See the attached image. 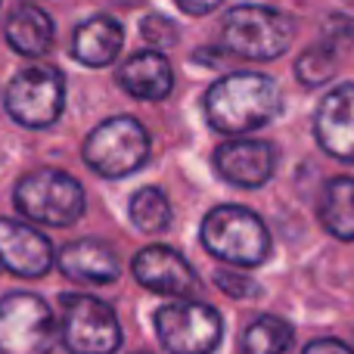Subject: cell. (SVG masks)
I'll return each mask as SVG.
<instances>
[{
	"label": "cell",
	"instance_id": "6da1fadb",
	"mask_svg": "<svg viewBox=\"0 0 354 354\" xmlns=\"http://www.w3.org/2000/svg\"><path fill=\"white\" fill-rule=\"evenodd\" d=\"M202 112L218 134H249L283 112V93L270 75L261 72H230L218 78L202 97Z\"/></svg>",
	"mask_w": 354,
	"mask_h": 354
},
{
	"label": "cell",
	"instance_id": "7a4b0ae2",
	"mask_svg": "<svg viewBox=\"0 0 354 354\" xmlns=\"http://www.w3.org/2000/svg\"><path fill=\"white\" fill-rule=\"evenodd\" d=\"M295 22L286 12L261 3H239L221 19V47L239 59L270 62L289 50Z\"/></svg>",
	"mask_w": 354,
	"mask_h": 354
},
{
	"label": "cell",
	"instance_id": "3957f363",
	"mask_svg": "<svg viewBox=\"0 0 354 354\" xmlns=\"http://www.w3.org/2000/svg\"><path fill=\"white\" fill-rule=\"evenodd\" d=\"M199 239L208 255L236 268H258L270 255L264 221L245 205H218L202 218Z\"/></svg>",
	"mask_w": 354,
	"mask_h": 354
},
{
	"label": "cell",
	"instance_id": "277c9868",
	"mask_svg": "<svg viewBox=\"0 0 354 354\" xmlns=\"http://www.w3.org/2000/svg\"><path fill=\"white\" fill-rule=\"evenodd\" d=\"M149 153H153L149 131L134 115H115L87 134L81 159L100 177L118 180V177L140 171L147 165Z\"/></svg>",
	"mask_w": 354,
	"mask_h": 354
},
{
	"label": "cell",
	"instance_id": "5b68a950",
	"mask_svg": "<svg viewBox=\"0 0 354 354\" xmlns=\"http://www.w3.org/2000/svg\"><path fill=\"white\" fill-rule=\"evenodd\" d=\"M16 208L28 221L47 227H72L84 214V189L72 174L56 168H37L16 183Z\"/></svg>",
	"mask_w": 354,
	"mask_h": 354
},
{
	"label": "cell",
	"instance_id": "8992f818",
	"mask_svg": "<svg viewBox=\"0 0 354 354\" xmlns=\"http://www.w3.org/2000/svg\"><path fill=\"white\" fill-rule=\"evenodd\" d=\"M66 106V78L56 66L19 68L3 91V109L22 128H50L62 115Z\"/></svg>",
	"mask_w": 354,
	"mask_h": 354
},
{
	"label": "cell",
	"instance_id": "52a82bcc",
	"mask_svg": "<svg viewBox=\"0 0 354 354\" xmlns=\"http://www.w3.org/2000/svg\"><path fill=\"white\" fill-rule=\"evenodd\" d=\"M59 339L68 354H115L122 348V324L112 305L97 295L62 292L59 295Z\"/></svg>",
	"mask_w": 354,
	"mask_h": 354
},
{
	"label": "cell",
	"instance_id": "ba28073f",
	"mask_svg": "<svg viewBox=\"0 0 354 354\" xmlns=\"http://www.w3.org/2000/svg\"><path fill=\"white\" fill-rule=\"evenodd\" d=\"M59 339L53 308L35 292L0 299V354H50Z\"/></svg>",
	"mask_w": 354,
	"mask_h": 354
},
{
	"label": "cell",
	"instance_id": "9c48e42d",
	"mask_svg": "<svg viewBox=\"0 0 354 354\" xmlns=\"http://www.w3.org/2000/svg\"><path fill=\"white\" fill-rule=\"evenodd\" d=\"M153 326L168 354H212L224 339V317L205 301H171L153 314Z\"/></svg>",
	"mask_w": 354,
	"mask_h": 354
},
{
	"label": "cell",
	"instance_id": "30bf717a",
	"mask_svg": "<svg viewBox=\"0 0 354 354\" xmlns=\"http://www.w3.org/2000/svg\"><path fill=\"white\" fill-rule=\"evenodd\" d=\"M131 274L143 289L156 295H171L177 301H193L199 292V277H196L193 264L171 245H143L131 261Z\"/></svg>",
	"mask_w": 354,
	"mask_h": 354
},
{
	"label": "cell",
	"instance_id": "8fae6325",
	"mask_svg": "<svg viewBox=\"0 0 354 354\" xmlns=\"http://www.w3.org/2000/svg\"><path fill=\"white\" fill-rule=\"evenodd\" d=\"M56 261L53 243L31 224L16 218H0V264L16 277L37 280Z\"/></svg>",
	"mask_w": 354,
	"mask_h": 354
},
{
	"label": "cell",
	"instance_id": "7c38bea8",
	"mask_svg": "<svg viewBox=\"0 0 354 354\" xmlns=\"http://www.w3.org/2000/svg\"><path fill=\"white\" fill-rule=\"evenodd\" d=\"M314 137L320 149L339 162H354V84H339L314 112Z\"/></svg>",
	"mask_w": 354,
	"mask_h": 354
},
{
	"label": "cell",
	"instance_id": "4fadbf2b",
	"mask_svg": "<svg viewBox=\"0 0 354 354\" xmlns=\"http://www.w3.org/2000/svg\"><path fill=\"white\" fill-rule=\"evenodd\" d=\"M214 168L233 187L255 189L274 177L277 168V149L268 140H227L214 149Z\"/></svg>",
	"mask_w": 354,
	"mask_h": 354
},
{
	"label": "cell",
	"instance_id": "5bb4252c",
	"mask_svg": "<svg viewBox=\"0 0 354 354\" xmlns=\"http://www.w3.org/2000/svg\"><path fill=\"white\" fill-rule=\"evenodd\" d=\"M56 268L68 280L87 283V286L115 283L122 277L118 255L106 243H100V239H72L62 249H56Z\"/></svg>",
	"mask_w": 354,
	"mask_h": 354
},
{
	"label": "cell",
	"instance_id": "9a60e30c",
	"mask_svg": "<svg viewBox=\"0 0 354 354\" xmlns=\"http://www.w3.org/2000/svg\"><path fill=\"white\" fill-rule=\"evenodd\" d=\"M124 47V25L112 16H91L75 28L72 56L87 68H106L118 59Z\"/></svg>",
	"mask_w": 354,
	"mask_h": 354
},
{
	"label": "cell",
	"instance_id": "2e32d148",
	"mask_svg": "<svg viewBox=\"0 0 354 354\" xmlns=\"http://www.w3.org/2000/svg\"><path fill=\"white\" fill-rule=\"evenodd\" d=\"M118 84L137 100H165L174 91V72L159 50L131 53L118 68Z\"/></svg>",
	"mask_w": 354,
	"mask_h": 354
},
{
	"label": "cell",
	"instance_id": "e0dca14e",
	"mask_svg": "<svg viewBox=\"0 0 354 354\" xmlns=\"http://www.w3.org/2000/svg\"><path fill=\"white\" fill-rule=\"evenodd\" d=\"M3 37L19 56H37L50 53L56 37V25L41 6L35 3H16L3 19Z\"/></svg>",
	"mask_w": 354,
	"mask_h": 354
},
{
	"label": "cell",
	"instance_id": "ac0fdd59",
	"mask_svg": "<svg viewBox=\"0 0 354 354\" xmlns=\"http://www.w3.org/2000/svg\"><path fill=\"white\" fill-rule=\"evenodd\" d=\"M320 224L336 239H354V177H333L320 193Z\"/></svg>",
	"mask_w": 354,
	"mask_h": 354
},
{
	"label": "cell",
	"instance_id": "d6986e66",
	"mask_svg": "<svg viewBox=\"0 0 354 354\" xmlns=\"http://www.w3.org/2000/svg\"><path fill=\"white\" fill-rule=\"evenodd\" d=\"M292 339H295V330L289 320L277 317V314H258L243 330L239 351L243 354H286Z\"/></svg>",
	"mask_w": 354,
	"mask_h": 354
},
{
	"label": "cell",
	"instance_id": "ffe728a7",
	"mask_svg": "<svg viewBox=\"0 0 354 354\" xmlns=\"http://www.w3.org/2000/svg\"><path fill=\"white\" fill-rule=\"evenodd\" d=\"M345 41H348V35L330 37V41H317L314 47H308L305 53L299 56V62H295V75H299L301 84L305 87L326 84L339 68V56H342V50H345Z\"/></svg>",
	"mask_w": 354,
	"mask_h": 354
},
{
	"label": "cell",
	"instance_id": "44dd1931",
	"mask_svg": "<svg viewBox=\"0 0 354 354\" xmlns=\"http://www.w3.org/2000/svg\"><path fill=\"white\" fill-rule=\"evenodd\" d=\"M128 214L134 227L147 236H159L171 227V202L159 187H140L128 202Z\"/></svg>",
	"mask_w": 354,
	"mask_h": 354
},
{
	"label": "cell",
	"instance_id": "7402d4cb",
	"mask_svg": "<svg viewBox=\"0 0 354 354\" xmlns=\"http://www.w3.org/2000/svg\"><path fill=\"white\" fill-rule=\"evenodd\" d=\"M140 35H143V41L159 50L177 47V41H180V28L174 25V19L162 16V12H156V16L149 12V16L140 19Z\"/></svg>",
	"mask_w": 354,
	"mask_h": 354
},
{
	"label": "cell",
	"instance_id": "603a6c76",
	"mask_svg": "<svg viewBox=\"0 0 354 354\" xmlns=\"http://www.w3.org/2000/svg\"><path fill=\"white\" fill-rule=\"evenodd\" d=\"M214 286H218L224 295H230V299H255V295H261V286H258L249 274L227 270V268L214 270Z\"/></svg>",
	"mask_w": 354,
	"mask_h": 354
},
{
	"label": "cell",
	"instance_id": "cb8c5ba5",
	"mask_svg": "<svg viewBox=\"0 0 354 354\" xmlns=\"http://www.w3.org/2000/svg\"><path fill=\"white\" fill-rule=\"evenodd\" d=\"M301 354H354V348L345 345L342 339H314L301 348Z\"/></svg>",
	"mask_w": 354,
	"mask_h": 354
},
{
	"label": "cell",
	"instance_id": "d4e9b609",
	"mask_svg": "<svg viewBox=\"0 0 354 354\" xmlns=\"http://www.w3.org/2000/svg\"><path fill=\"white\" fill-rule=\"evenodd\" d=\"M177 10L187 12V16H205V12H214L221 3H227V0H174Z\"/></svg>",
	"mask_w": 354,
	"mask_h": 354
},
{
	"label": "cell",
	"instance_id": "484cf974",
	"mask_svg": "<svg viewBox=\"0 0 354 354\" xmlns=\"http://www.w3.org/2000/svg\"><path fill=\"white\" fill-rule=\"evenodd\" d=\"M137 354H147V351H137Z\"/></svg>",
	"mask_w": 354,
	"mask_h": 354
}]
</instances>
